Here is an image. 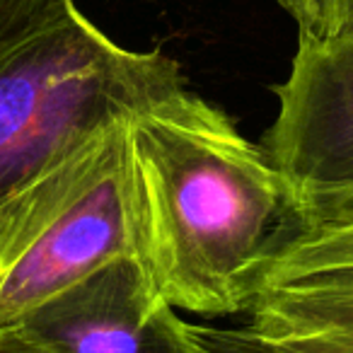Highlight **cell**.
Segmentation results:
<instances>
[{"label": "cell", "mask_w": 353, "mask_h": 353, "mask_svg": "<svg viewBox=\"0 0 353 353\" xmlns=\"http://www.w3.org/2000/svg\"><path fill=\"white\" fill-rule=\"evenodd\" d=\"M353 261V192L290 211L266 276L324 269Z\"/></svg>", "instance_id": "52a82bcc"}, {"label": "cell", "mask_w": 353, "mask_h": 353, "mask_svg": "<svg viewBox=\"0 0 353 353\" xmlns=\"http://www.w3.org/2000/svg\"><path fill=\"white\" fill-rule=\"evenodd\" d=\"M131 117L75 141L0 211V324L112 259L145 264Z\"/></svg>", "instance_id": "3957f363"}, {"label": "cell", "mask_w": 353, "mask_h": 353, "mask_svg": "<svg viewBox=\"0 0 353 353\" xmlns=\"http://www.w3.org/2000/svg\"><path fill=\"white\" fill-rule=\"evenodd\" d=\"M184 88L179 61L121 46L75 0L0 44V211L75 141Z\"/></svg>", "instance_id": "7a4b0ae2"}, {"label": "cell", "mask_w": 353, "mask_h": 353, "mask_svg": "<svg viewBox=\"0 0 353 353\" xmlns=\"http://www.w3.org/2000/svg\"><path fill=\"white\" fill-rule=\"evenodd\" d=\"M15 324L56 353H196L192 324L136 256L107 261Z\"/></svg>", "instance_id": "5b68a950"}, {"label": "cell", "mask_w": 353, "mask_h": 353, "mask_svg": "<svg viewBox=\"0 0 353 353\" xmlns=\"http://www.w3.org/2000/svg\"><path fill=\"white\" fill-rule=\"evenodd\" d=\"M145 266L170 305L247 314L290 218V192L264 145L189 88L128 119Z\"/></svg>", "instance_id": "6da1fadb"}, {"label": "cell", "mask_w": 353, "mask_h": 353, "mask_svg": "<svg viewBox=\"0 0 353 353\" xmlns=\"http://www.w3.org/2000/svg\"><path fill=\"white\" fill-rule=\"evenodd\" d=\"M0 353H56L17 324H0Z\"/></svg>", "instance_id": "7c38bea8"}, {"label": "cell", "mask_w": 353, "mask_h": 353, "mask_svg": "<svg viewBox=\"0 0 353 353\" xmlns=\"http://www.w3.org/2000/svg\"><path fill=\"white\" fill-rule=\"evenodd\" d=\"M329 37H353V0H327V15H324V34Z\"/></svg>", "instance_id": "8fae6325"}, {"label": "cell", "mask_w": 353, "mask_h": 353, "mask_svg": "<svg viewBox=\"0 0 353 353\" xmlns=\"http://www.w3.org/2000/svg\"><path fill=\"white\" fill-rule=\"evenodd\" d=\"M196 341V353H346L336 348L312 346L298 341H279L256 334L247 324L221 327L211 322H189Z\"/></svg>", "instance_id": "ba28073f"}, {"label": "cell", "mask_w": 353, "mask_h": 353, "mask_svg": "<svg viewBox=\"0 0 353 353\" xmlns=\"http://www.w3.org/2000/svg\"><path fill=\"white\" fill-rule=\"evenodd\" d=\"M247 317L261 336L353 353V261L269 276Z\"/></svg>", "instance_id": "8992f818"}, {"label": "cell", "mask_w": 353, "mask_h": 353, "mask_svg": "<svg viewBox=\"0 0 353 353\" xmlns=\"http://www.w3.org/2000/svg\"><path fill=\"white\" fill-rule=\"evenodd\" d=\"M70 0H0V44L25 34Z\"/></svg>", "instance_id": "9c48e42d"}, {"label": "cell", "mask_w": 353, "mask_h": 353, "mask_svg": "<svg viewBox=\"0 0 353 353\" xmlns=\"http://www.w3.org/2000/svg\"><path fill=\"white\" fill-rule=\"evenodd\" d=\"M281 10L295 20L298 37L319 39L324 34V15H327V0H274Z\"/></svg>", "instance_id": "30bf717a"}, {"label": "cell", "mask_w": 353, "mask_h": 353, "mask_svg": "<svg viewBox=\"0 0 353 353\" xmlns=\"http://www.w3.org/2000/svg\"><path fill=\"white\" fill-rule=\"evenodd\" d=\"M274 94L279 112L261 145L293 208L353 192V37H298L288 78Z\"/></svg>", "instance_id": "277c9868"}]
</instances>
